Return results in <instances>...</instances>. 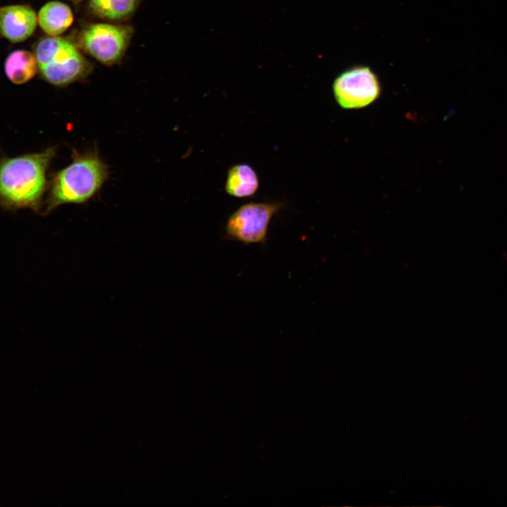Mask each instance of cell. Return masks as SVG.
Here are the masks:
<instances>
[{
    "label": "cell",
    "mask_w": 507,
    "mask_h": 507,
    "mask_svg": "<svg viewBox=\"0 0 507 507\" xmlns=\"http://www.w3.org/2000/svg\"><path fill=\"white\" fill-rule=\"evenodd\" d=\"M280 208L279 204L249 203L242 206L229 217L226 236L246 244L263 243L270 220Z\"/></svg>",
    "instance_id": "cell-6"
},
{
    "label": "cell",
    "mask_w": 507,
    "mask_h": 507,
    "mask_svg": "<svg viewBox=\"0 0 507 507\" xmlns=\"http://www.w3.org/2000/svg\"><path fill=\"white\" fill-rule=\"evenodd\" d=\"M37 21L35 11L28 5L0 7V35L12 43L29 38L36 29Z\"/></svg>",
    "instance_id": "cell-7"
},
{
    "label": "cell",
    "mask_w": 507,
    "mask_h": 507,
    "mask_svg": "<svg viewBox=\"0 0 507 507\" xmlns=\"http://www.w3.org/2000/svg\"><path fill=\"white\" fill-rule=\"evenodd\" d=\"M337 104L345 109L366 107L377 99L381 85L377 75L368 65H354L344 70L332 84Z\"/></svg>",
    "instance_id": "cell-5"
},
{
    "label": "cell",
    "mask_w": 507,
    "mask_h": 507,
    "mask_svg": "<svg viewBox=\"0 0 507 507\" xmlns=\"http://www.w3.org/2000/svg\"><path fill=\"white\" fill-rule=\"evenodd\" d=\"M4 70L7 77L15 84H22L31 80L38 68L33 53L27 50H15L7 56Z\"/></svg>",
    "instance_id": "cell-10"
},
{
    "label": "cell",
    "mask_w": 507,
    "mask_h": 507,
    "mask_svg": "<svg viewBox=\"0 0 507 507\" xmlns=\"http://www.w3.org/2000/svg\"><path fill=\"white\" fill-rule=\"evenodd\" d=\"M259 186L256 171L248 164L232 166L227 173L225 191L230 196L244 198L254 195Z\"/></svg>",
    "instance_id": "cell-9"
},
{
    "label": "cell",
    "mask_w": 507,
    "mask_h": 507,
    "mask_svg": "<svg viewBox=\"0 0 507 507\" xmlns=\"http://www.w3.org/2000/svg\"><path fill=\"white\" fill-rule=\"evenodd\" d=\"M106 165L95 153L79 154L53 177L46 213L65 204H82L92 198L107 178Z\"/></svg>",
    "instance_id": "cell-2"
},
{
    "label": "cell",
    "mask_w": 507,
    "mask_h": 507,
    "mask_svg": "<svg viewBox=\"0 0 507 507\" xmlns=\"http://www.w3.org/2000/svg\"><path fill=\"white\" fill-rule=\"evenodd\" d=\"M140 0H89V7L96 16L110 21L130 18L137 10Z\"/></svg>",
    "instance_id": "cell-11"
},
{
    "label": "cell",
    "mask_w": 507,
    "mask_h": 507,
    "mask_svg": "<svg viewBox=\"0 0 507 507\" xmlns=\"http://www.w3.org/2000/svg\"><path fill=\"white\" fill-rule=\"evenodd\" d=\"M133 28L130 25L91 23L78 35L80 48L99 62L111 65L118 63L126 51Z\"/></svg>",
    "instance_id": "cell-4"
},
{
    "label": "cell",
    "mask_w": 507,
    "mask_h": 507,
    "mask_svg": "<svg viewBox=\"0 0 507 507\" xmlns=\"http://www.w3.org/2000/svg\"><path fill=\"white\" fill-rule=\"evenodd\" d=\"M54 148L0 161V205L5 209L40 208Z\"/></svg>",
    "instance_id": "cell-1"
},
{
    "label": "cell",
    "mask_w": 507,
    "mask_h": 507,
    "mask_svg": "<svg viewBox=\"0 0 507 507\" xmlns=\"http://www.w3.org/2000/svg\"><path fill=\"white\" fill-rule=\"evenodd\" d=\"M37 20L41 29L46 34L56 37L70 27L74 16L67 4L58 1H51L40 8Z\"/></svg>",
    "instance_id": "cell-8"
},
{
    "label": "cell",
    "mask_w": 507,
    "mask_h": 507,
    "mask_svg": "<svg viewBox=\"0 0 507 507\" xmlns=\"http://www.w3.org/2000/svg\"><path fill=\"white\" fill-rule=\"evenodd\" d=\"M72 1H74V2H80V1H81L82 0H72Z\"/></svg>",
    "instance_id": "cell-12"
},
{
    "label": "cell",
    "mask_w": 507,
    "mask_h": 507,
    "mask_svg": "<svg viewBox=\"0 0 507 507\" xmlns=\"http://www.w3.org/2000/svg\"><path fill=\"white\" fill-rule=\"evenodd\" d=\"M33 54L41 77L55 86H65L84 78L92 68L77 46L61 37L40 39Z\"/></svg>",
    "instance_id": "cell-3"
}]
</instances>
